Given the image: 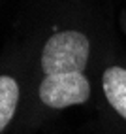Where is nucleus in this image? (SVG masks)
I'll list each match as a JSON object with an SVG mask.
<instances>
[{
	"label": "nucleus",
	"instance_id": "1",
	"mask_svg": "<svg viewBox=\"0 0 126 134\" xmlns=\"http://www.w3.org/2000/svg\"><path fill=\"white\" fill-rule=\"evenodd\" d=\"M28 57V94L21 129H36L68 108L94 98L102 55L91 34L75 26L55 29Z\"/></svg>",
	"mask_w": 126,
	"mask_h": 134
},
{
	"label": "nucleus",
	"instance_id": "2",
	"mask_svg": "<svg viewBox=\"0 0 126 134\" xmlns=\"http://www.w3.org/2000/svg\"><path fill=\"white\" fill-rule=\"evenodd\" d=\"M28 94V57H10L0 66V134H8L15 123H23Z\"/></svg>",
	"mask_w": 126,
	"mask_h": 134
},
{
	"label": "nucleus",
	"instance_id": "3",
	"mask_svg": "<svg viewBox=\"0 0 126 134\" xmlns=\"http://www.w3.org/2000/svg\"><path fill=\"white\" fill-rule=\"evenodd\" d=\"M96 87L107 119L119 132L126 134V60L102 55Z\"/></svg>",
	"mask_w": 126,
	"mask_h": 134
}]
</instances>
